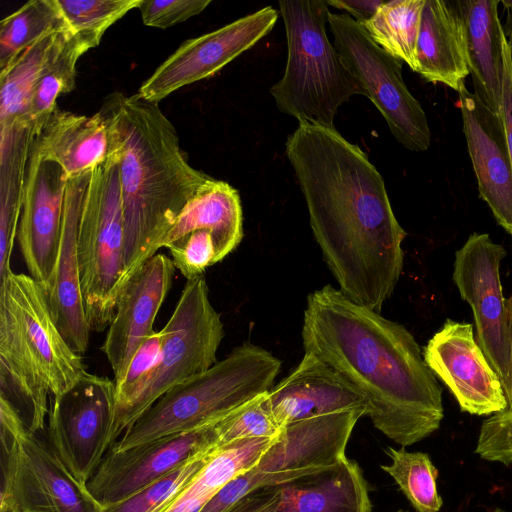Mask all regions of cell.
I'll use <instances>...</instances> for the list:
<instances>
[{
    "mask_svg": "<svg viewBox=\"0 0 512 512\" xmlns=\"http://www.w3.org/2000/svg\"><path fill=\"white\" fill-rule=\"evenodd\" d=\"M312 353L362 397L376 429L401 447L439 429L442 389L402 324L325 285L310 293L301 330Z\"/></svg>",
    "mask_w": 512,
    "mask_h": 512,
    "instance_id": "2",
    "label": "cell"
},
{
    "mask_svg": "<svg viewBox=\"0 0 512 512\" xmlns=\"http://www.w3.org/2000/svg\"><path fill=\"white\" fill-rule=\"evenodd\" d=\"M90 171L67 181L58 255L45 292L57 327L79 355L87 351L91 332L83 305L77 250L79 214Z\"/></svg>",
    "mask_w": 512,
    "mask_h": 512,
    "instance_id": "21",
    "label": "cell"
},
{
    "mask_svg": "<svg viewBox=\"0 0 512 512\" xmlns=\"http://www.w3.org/2000/svg\"><path fill=\"white\" fill-rule=\"evenodd\" d=\"M280 368L281 361L272 353L245 342L206 371L167 391L110 449L123 450L216 423L269 391Z\"/></svg>",
    "mask_w": 512,
    "mask_h": 512,
    "instance_id": "4",
    "label": "cell"
},
{
    "mask_svg": "<svg viewBox=\"0 0 512 512\" xmlns=\"http://www.w3.org/2000/svg\"><path fill=\"white\" fill-rule=\"evenodd\" d=\"M99 111L110 123L119 158L123 289L160 249V242L187 203L213 177L189 164L175 127L157 102L138 93L115 92Z\"/></svg>",
    "mask_w": 512,
    "mask_h": 512,
    "instance_id": "3",
    "label": "cell"
},
{
    "mask_svg": "<svg viewBox=\"0 0 512 512\" xmlns=\"http://www.w3.org/2000/svg\"><path fill=\"white\" fill-rule=\"evenodd\" d=\"M425 0L384 1L374 16L361 24L383 50L416 70V45Z\"/></svg>",
    "mask_w": 512,
    "mask_h": 512,
    "instance_id": "31",
    "label": "cell"
},
{
    "mask_svg": "<svg viewBox=\"0 0 512 512\" xmlns=\"http://www.w3.org/2000/svg\"><path fill=\"white\" fill-rule=\"evenodd\" d=\"M500 116L505 128L508 150L512 164V59L506 37L503 41V75Z\"/></svg>",
    "mask_w": 512,
    "mask_h": 512,
    "instance_id": "41",
    "label": "cell"
},
{
    "mask_svg": "<svg viewBox=\"0 0 512 512\" xmlns=\"http://www.w3.org/2000/svg\"><path fill=\"white\" fill-rule=\"evenodd\" d=\"M211 0H141L138 7L145 26L165 29L200 14Z\"/></svg>",
    "mask_w": 512,
    "mask_h": 512,
    "instance_id": "40",
    "label": "cell"
},
{
    "mask_svg": "<svg viewBox=\"0 0 512 512\" xmlns=\"http://www.w3.org/2000/svg\"><path fill=\"white\" fill-rule=\"evenodd\" d=\"M506 250L486 233L471 234L455 252L453 281L471 307L476 340L499 377L504 393L510 377V338L500 264Z\"/></svg>",
    "mask_w": 512,
    "mask_h": 512,
    "instance_id": "12",
    "label": "cell"
},
{
    "mask_svg": "<svg viewBox=\"0 0 512 512\" xmlns=\"http://www.w3.org/2000/svg\"><path fill=\"white\" fill-rule=\"evenodd\" d=\"M475 453L487 461L512 464V411L494 414L483 421Z\"/></svg>",
    "mask_w": 512,
    "mask_h": 512,
    "instance_id": "39",
    "label": "cell"
},
{
    "mask_svg": "<svg viewBox=\"0 0 512 512\" xmlns=\"http://www.w3.org/2000/svg\"><path fill=\"white\" fill-rule=\"evenodd\" d=\"M273 416L284 425L352 409H365L359 393L312 353L267 393Z\"/></svg>",
    "mask_w": 512,
    "mask_h": 512,
    "instance_id": "22",
    "label": "cell"
},
{
    "mask_svg": "<svg viewBox=\"0 0 512 512\" xmlns=\"http://www.w3.org/2000/svg\"><path fill=\"white\" fill-rule=\"evenodd\" d=\"M67 181L62 168L31 144L16 240L28 275L45 292L58 255Z\"/></svg>",
    "mask_w": 512,
    "mask_h": 512,
    "instance_id": "17",
    "label": "cell"
},
{
    "mask_svg": "<svg viewBox=\"0 0 512 512\" xmlns=\"http://www.w3.org/2000/svg\"><path fill=\"white\" fill-rule=\"evenodd\" d=\"M77 250L86 318L91 331L102 332L114 315L124 272V218L114 137L110 155L90 171Z\"/></svg>",
    "mask_w": 512,
    "mask_h": 512,
    "instance_id": "6",
    "label": "cell"
},
{
    "mask_svg": "<svg viewBox=\"0 0 512 512\" xmlns=\"http://www.w3.org/2000/svg\"><path fill=\"white\" fill-rule=\"evenodd\" d=\"M498 0L457 1L466 29L469 71L474 94L500 114L505 34L498 16Z\"/></svg>",
    "mask_w": 512,
    "mask_h": 512,
    "instance_id": "25",
    "label": "cell"
},
{
    "mask_svg": "<svg viewBox=\"0 0 512 512\" xmlns=\"http://www.w3.org/2000/svg\"><path fill=\"white\" fill-rule=\"evenodd\" d=\"M95 47L92 40L73 33L68 26L61 32L32 95L29 117L35 126L40 127L57 108L60 95L75 88L77 62Z\"/></svg>",
    "mask_w": 512,
    "mask_h": 512,
    "instance_id": "30",
    "label": "cell"
},
{
    "mask_svg": "<svg viewBox=\"0 0 512 512\" xmlns=\"http://www.w3.org/2000/svg\"><path fill=\"white\" fill-rule=\"evenodd\" d=\"M51 393L20 346L9 325L0 319V399L15 411L31 434L42 432Z\"/></svg>",
    "mask_w": 512,
    "mask_h": 512,
    "instance_id": "27",
    "label": "cell"
},
{
    "mask_svg": "<svg viewBox=\"0 0 512 512\" xmlns=\"http://www.w3.org/2000/svg\"><path fill=\"white\" fill-rule=\"evenodd\" d=\"M423 358L461 411L483 416L507 410L502 383L475 339L472 324L447 319L424 347Z\"/></svg>",
    "mask_w": 512,
    "mask_h": 512,
    "instance_id": "15",
    "label": "cell"
},
{
    "mask_svg": "<svg viewBox=\"0 0 512 512\" xmlns=\"http://www.w3.org/2000/svg\"><path fill=\"white\" fill-rule=\"evenodd\" d=\"M33 128V148L42 159L57 163L68 180L104 162L113 147L110 123L100 111L86 116L57 107Z\"/></svg>",
    "mask_w": 512,
    "mask_h": 512,
    "instance_id": "23",
    "label": "cell"
},
{
    "mask_svg": "<svg viewBox=\"0 0 512 512\" xmlns=\"http://www.w3.org/2000/svg\"><path fill=\"white\" fill-rule=\"evenodd\" d=\"M328 7L324 0L279 2L288 53L283 77L270 94L277 108L299 123L335 127L339 108L366 94L327 36Z\"/></svg>",
    "mask_w": 512,
    "mask_h": 512,
    "instance_id": "5",
    "label": "cell"
},
{
    "mask_svg": "<svg viewBox=\"0 0 512 512\" xmlns=\"http://www.w3.org/2000/svg\"><path fill=\"white\" fill-rule=\"evenodd\" d=\"M456 92L470 74L466 29L457 1L425 0L416 45V70Z\"/></svg>",
    "mask_w": 512,
    "mask_h": 512,
    "instance_id": "24",
    "label": "cell"
},
{
    "mask_svg": "<svg viewBox=\"0 0 512 512\" xmlns=\"http://www.w3.org/2000/svg\"><path fill=\"white\" fill-rule=\"evenodd\" d=\"M210 453L187 462L128 498L103 507L102 512H165L203 467Z\"/></svg>",
    "mask_w": 512,
    "mask_h": 512,
    "instance_id": "36",
    "label": "cell"
},
{
    "mask_svg": "<svg viewBox=\"0 0 512 512\" xmlns=\"http://www.w3.org/2000/svg\"><path fill=\"white\" fill-rule=\"evenodd\" d=\"M0 319L9 325L51 395L62 394L86 372L81 355L57 327L45 291L29 275L11 270L0 278Z\"/></svg>",
    "mask_w": 512,
    "mask_h": 512,
    "instance_id": "11",
    "label": "cell"
},
{
    "mask_svg": "<svg viewBox=\"0 0 512 512\" xmlns=\"http://www.w3.org/2000/svg\"><path fill=\"white\" fill-rule=\"evenodd\" d=\"M500 3L503 5L505 11V23L502 24L503 31L506 37L507 44L510 49L512 59V0H502Z\"/></svg>",
    "mask_w": 512,
    "mask_h": 512,
    "instance_id": "44",
    "label": "cell"
},
{
    "mask_svg": "<svg viewBox=\"0 0 512 512\" xmlns=\"http://www.w3.org/2000/svg\"><path fill=\"white\" fill-rule=\"evenodd\" d=\"M159 332L160 353L151 379L137 399L115 420L114 443L167 391L217 362L224 327L220 314L210 301L203 275L186 281L172 315Z\"/></svg>",
    "mask_w": 512,
    "mask_h": 512,
    "instance_id": "8",
    "label": "cell"
},
{
    "mask_svg": "<svg viewBox=\"0 0 512 512\" xmlns=\"http://www.w3.org/2000/svg\"><path fill=\"white\" fill-rule=\"evenodd\" d=\"M33 124L1 129L0 140V278L10 272L21 215Z\"/></svg>",
    "mask_w": 512,
    "mask_h": 512,
    "instance_id": "28",
    "label": "cell"
},
{
    "mask_svg": "<svg viewBox=\"0 0 512 512\" xmlns=\"http://www.w3.org/2000/svg\"><path fill=\"white\" fill-rule=\"evenodd\" d=\"M267 393L249 400L215 423L217 447L243 439L275 438L280 433Z\"/></svg>",
    "mask_w": 512,
    "mask_h": 512,
    "instance_id": "37",
    "label": "cell"
},
{
    "mask_svg": "<svg viewBox=\"0 0 512 512\" xmlns=\"http://www.w3.org/2000/svg\"><path fill=\"white\" fill-rule=\"evenodd\" d=\"M1 512H102L47 442L29 433L0 399Z\"/></svg>",
    "mask_w": 512,
    "mask_h": 512,
    "instance_id": "7",
    "label": "cell"
},
{
    "mask_svg": "<svg viewBox=\"0 0 512 512\" xmlns=\"http://www.w3.org/2000/svg\"><path fill=\"white\" fill-rule=\"evenodd\" d=\"M494 512H508V511L503 510V509H501V508H496V509L494 510Z\"/></svg>",
    "mask_w": 512,
    "mask_h": 512,
    "instance_id": "45",
    "label": "cell"
},
{
    "mask_svg": "<svg viewBox=\"0 0 512 512\" xmlns=\"http://www.w3.org/2000/svg\"><path fill=\"white\" fill-rule=\"evenodd\" d=\"M66 27L48 34L24 49L0 71L1 129L32 123L29 110L35 86L61 32Z\"/></svg>",
    "mask_w": 512,
    "mask_h": 512,
    "instance_id": "29",
    "label": "cell"
},
{
    "mask_svg": "<svg viewBox=\"0 0 512 512\" xmlns=\"http://www.w3.org/2000/svg\"><path fill=\"white\" fill-rule=\"evenodd\" d=\"M285 152L339 290L380 312L400 279L406 237L381 174L335 127L299 123Z\"/></svg>",
    "mask_w": 512,
    "mask_h": 512,
    "instance_id": "1",
    "label": "cell"
},
{
    "mask_svg": "<svg viewBox=\"0 0 512 512\" xmlns=\"http://www.w3.org/2000/svg\"><path fill=\"white\" fill-rule=\"evenodd\" d=\"M457 93V107L480 197L512 237V164L502 118L465 84Z\"/></svg>",
    "mask_w": 512,
    "mask_h": 512,
    "instance_id": "19",
    "label": "cell"
},
{
    "mask_svg": "<svg viewBox=\"0 0 512 512\" xmlns=\"http://www.w3.org/2000/svg\"><path fill=\"white\" fill-rule=\"evenodd\" d=\"M383 3V0H327L328 6L347 11L359 24L371 19Z\"/></svg>",
    "mask_w": 512,
    "mask_h": 512,
    "instance_id": "42",
    "label": "cell"
},
{
    "mask_svg": "<svg viewBox=\"0 0 512 512\" xmlns=\"http://www.w3.org/2000/svg\"><path fill=\"white\" fill-rule=\"evenodd\" d=\"M0 24V71L24 49L67 26L56 0L28 1Z\"/></svg>",
    "mask_w": 512,
    "mask_h": 512,
    "instance_id": "33",
    "label": "cell"
},
{
    "mask_svg": "<svg viewBox=\"0 0 512 512\" xmlns=\"http://www.w3.org/2000/svg\"><path fill=\"white\" fill-rule=\"evenodd\" d=\"M116 386L87 371L68 390L50 398L48 445L83 485L113 445Z\"/></svg>",
    "mask_w": 512,
    "mask_h": 512,
    "instance_id": "10",
    "label": "cell"
},
{
    "mask_svg": "<svg viewBox=\"0 0 512 512\" xmlns=\"http://www.w3.org/2000/svg\"><path fill=\"white\" fill-rule=\"evenodd\" d=\"M224 512H372L359 464L339 465L257 487Z\"/></svg>",
    "mask_w": 512,
    "mask_h": 512,
    "instance_id": "16",
    "label": "cell"
},
{
    "mask_svg": "<svg viewBox=\"0 0 512 512\" xmlns=\"http://www.w3.org/2000/svg\"><path fill=\"white\" fill-rule=\"evenodd\" d=\"M273 440L243 439L217 447L180 494L199 497L208 503L228 482L253 468Z\"/></svg>",
    "mask_w": 512,
    "mask_h": 512,
    "instance_id": "32",
    "label": "cell"
},
{
    "mask_svg": "<svg viewBox=\"0 0 512 512\" xmlns=\"http://www.w3.org/2000/svg\"><path fill=\"white\" fill-rule=\"evenodd\" d=\"M175 270L172 259L156 253L121 290L102 345L114 382L123 378L138 349L155 332L153 325L171 289Z\"/></svg>",
    "mask_w": 512,
    "mask_h": 512,
    "instance_id": "18",
    "label": "cell"
},
{
    "mask_svg": "<svg viewBox=\"0 0 512 512\" xmlns=\"http://www.w3.org/2000/svg\"><path fill=\"white\" fill-rule=\"evenodd\" d=\"M365 409H352L284 425L252 468L262 473L335 467L346 458L352 431Z\"/></svg>",
    "mask_w": 512,
    "mask_h": 512,
    "instance_id": "20",
    "label": "cell"
},
{
    "mask_svg": "<svg viewBox=\"0 0 512 512\" xmlns=\"http://www.w3.org/2000/svg\"><path fill=\"white\" fill-rule=\"evenodd\" d=\"M217 448L215 423L123 450L109 449L86 487L102 506L120 502Z\"/></svg>",
    "mask_w": 512,
    "mask_h": 512,
    "instance_id": "13",
    "label": "cell"
},
{
    "mask_svg": "<svg viewBox=\"0 0 512 512\" xmlns=\"http://www.w3.org/2000/svg\"><path fill=\"white\" fill-rule=\"evenodd\" d=\"M391 463L380 468L390 475L417 512H439L443 500L437 489L438 470L429 455L405 447L385 450Z\"/></svg>",
    "mask_w": 512,
    "mask_h": 512,
    "instance_id": "34",
    "label": "cell"
},
{
    "mask_svg": "<svg viewBox=\"0 0 512 512\" xmlns=\"http://www.w3.org/2000/svg\"><path fill=\"white\" fill-rule=\"evenodd\" d=\"M328 25L342 62L396 140L414 152L427 150L431 144L427 116L404 82L402 62L379 47L348 14L330 13Z\"/></svg>",
    "mask_w": 512,
    "mask_h": 512,
    "instance_id": "9",
    "label": "cell"
},
{
    "mask_svg": "<svg viewBox=\"0 0 512 512\" xmlns=\"http://www.w3.org/2000/svg\"><path fill=\"white\" fill-rule=\"evenodd\" d=\"M197 230L209 232L225 256L237 248L244 231L240 196L235 188L214 178L206 183L184 207L160 248Z\"/></svg>",
    "mask_w": 512,
    "mask_h": 512,
    "instance_id": "26",
    "label": "cell"
},
{
    "mask_svg": "<svg viewBox=\"0 0 512 512\" xmlns=\"http://www.w3.org/2000/svg\"><path fill=\"white\" fill-rule=\"evenodd\" d=\"M395 512H408V511H406V510H401V509H400V510H397V511H395Z\"/></svg>",
    "mask_w": 512,
    "mask_h": 512,
    "instance_id": "46",
    "label": "cell"
},
{
    "mask_svg": "<svg viewBox=\"0 0 512 512\" xmlns=\"http://www.w3.org/2000/svg\"><path fill=\"white\" fill-rule=\"evenodd\" d=\"M509 338H510V377L508 389L505 392L508 407L506 411H512V296L506 300Z\"/></svg>",
    "mask_w": 512,
    "mask_h": 512,
    "instance_id": "43",
    "label": "cell"
},
{
    "mask_svg": "<svg viewBox=\"0 0 512 512\" xmlns=\"http://www.w3.org/2000/svg\"><path fill=\"white\" fill-rule=\"evenodd\" d=\"M277 19V10L267 6L217 30L184 41L142 83L137 93L146 100L159 103L176 90L213 76L266 36Z\"/></svg>",
    "mask_w": 512,
    "mask_h": 512,
    "instance_id": "14",
    "label": "cell"
},
{
    "mask_svg": "<svg viewBox=\"0 0 512 512\" xmlns=\"http://www.w3.org/2000/svg\"><path fill=\"white\" fill-rule=\"evenodd\" d=\"M68 28L98 46L107 29L141 0H56Z\"/></svg>",
    "mask_w": 512,
    "mask_h": 512,
    "instance_id": "35",
    "label": "cell"
},
{
    "mask_svg": "<svg viewBox=\"0 0 512 512\" xmlns=\"http://www.w3.org/2000/svg\"><path fill=\"white\" fill-rule=\"evenodd\" d=\"M160 353V332L155 331L138 349L123 378L115 382V420L147 387ZM115 422V421H114Z\"/></svg>",
    "mask_w": 512,
    "mask_h": 512,
    "instance_id": "38",
    "label": "cell"
}]
</instances>
